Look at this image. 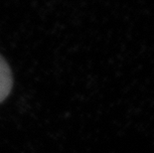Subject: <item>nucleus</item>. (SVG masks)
<instances>
[{
	"instance_id": "nucleus-1",
	"label": "nucleus",
	"mask_w": 154,
	"mask_h": 153,
	"mask_svg": "<svg viewBox=\"0 0 154 153\" xmlns=\"http://www.w3.org/2000/svg\"><path fill=\"white\" fill-rule=\"evenodd\" d=\"M13 87L12 73L8 64L0 55V103L9 96Z\"/></svg>"
}]
</instances>
